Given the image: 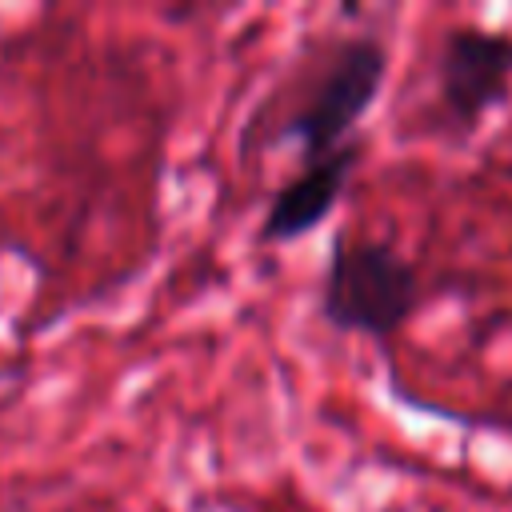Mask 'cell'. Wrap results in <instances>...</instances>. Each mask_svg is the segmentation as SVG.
Returning <instances> with one entry per match:
<instances>
[{"label":"cell","instance_id":"1","mask_svg":"<svg viewBox=\"0 0 512 512\" xmlns=\"http://www.w3.org/2000/svg\"><path fill=\"white\" fill-rule=\"evenodd\" d=\"M420 304L416 264L388 240L336 232L320 276V320L348 336L388 340Z\"/></svg>","mask_w":512,"mask_h":512},{"label":"cell","instance_id":"2","mask_svg":"<svg viewBox=\"0 0 512 512\" xmlns=\"http://www.w3.org/2000/svg\"><path fill=\"white\" fill-rule=\"evenodd\" d=\"M388 80V48L376 36H348L328 56L304 104L280 124V140L300 148V160H320L356 140L360 120L372 112Z\"/></svg>","mask_w":512,"mask_h":512},{"label":"cell","instance_id":"3","mask_svg":"<svg viewBox=\"0 0 512 512\" xmlns=\"http://www.w3.org/2000/svg\"><path fill=\"white\" fill-rule=\"evenodd\" d=\"M436 96L444 116L472 132L512 96V36L492 28H452L436 52Z\"/></svg>","mask_w":512,"mask_h":512},{"label":"cell","instance_id":"4","mask_svg":"<svg viewBox=\"0 0 512 512\" xmlns=\"http://www.w3.org/2000/svg\"><path fill=\"white\" fill-rule=\"evenodd\" d=\"M360 156H364V140L356 136L340 152L300 164L272 192V200L264 208V220L256 228V240L260 244H292V240L316 232L336 212V204H340V196H344V188H348Z\"/></svg>","mask_w":512,"mask_h":512}]
</instances>
